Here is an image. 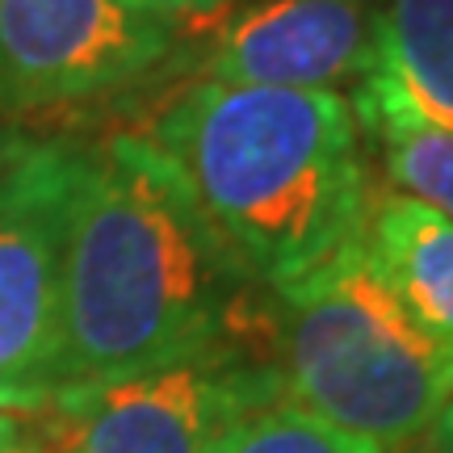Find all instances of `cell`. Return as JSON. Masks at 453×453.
Instances as JSON below:
<instances>
[{
    "label": "cell",
    "instance_id": "cell-1",
    "mask_svg": "<svg viewBox=\"0 0 453 453\" xmlns=\"http://www.w3.org/2000/svg\"><path fill=\"white\" fill-rule=\"evenodd\" d=\"M260 290L139 130L84 143L64 240L55 399L248 344Z\"/></svg>",
    "mask_w": 453,
    "mask_h": 453
},
{
    "label": "cell",
    "instance_id": "cell-2",
    "mask_svg": "<svg viewBox=\"0 0 453 453\" xmlns=\"http://www.w3.org/2000/svg\"><path fill=\"white\" fill-rule=\"evenodd\" d=\"M139 134L265 290L365 231L370 177L344 93L197 81Z\"/></svg>",
    "mask_w": 453,
    "mask_h": 453
},
{
    "label": "cell",
    "instance_id": "cell-3",
    "mask_svg": "<svg viewBox=\"0 0 453 453\" xmlns=\"http://www.w3.org/2000/svg\"><path fill=\"white\" fill-rule=\"evenodd\" d=\"M269 332L286 399L382 449L428 437L453 403V340L399 298L365 231L277 286Z\"/></svg>",
    "mask_w": 453,
    "mask_h": 453
},
{
    "label": "cell",
    "instance_id": "cell-4",
    "mask_svg": "<svg viewBox=\"0 0 453 453\" xmlns=\"http://www.w3.org/2000/svg\"><path fill=\"white\" fill-rule=\"evenodd\" d=\"M281 399L273 357L257 344H219L50 407L72 428L67 453H226L243 424Z\"/></svg>",
    "mask_w": 453,
    "mask_h": 453
},
{
    "label": "cell",
    "instance_id": "cell-5",
    "mask_svg": "<svg viewBox=\"0 0 453 453\" xmlns=\"http://www.w3.org/2000/svg\"><path fill=\"white\" fill-rule=\"evenodd\" d=\"M84 143L34 139L0 173V411L55 399L67 211Z\"/></svg>",
    "mask_w": 453,
    "mask_h": 453
},
{
    "label": "cell",
    "instance_id": "cell-6",
    "mask_svg": "<svg viewBox=\"0 0 453 453\" xmlns=\"http://www.w3.org/2000/svg\"><path fill=\"white\" fill-rule=\"evenodd\" d=\"M180 21L130 0H0V113L88 105L147 81Z\"/></svg>",
    "mask_w": 453,
    "mask_h": 453
},
{
    "label": "cell",
    "instance_id": "cell-7",
    "mask_svg": "<svg viewBox=\"0 0 453 453\" xmlns=\"http://www.w3.org/2000/svg\"><path fill=\"white\" fill-rule=\"evenodd\" d=\"M373 50V0H252L211 34L202 81L340 93L370 76Z\"/></svg>",
    "mask_w": 453,
    "mask_h": 453
},
{
    "label": "cell",
    "instance_id": "cell-8",
    "mask_svg": "<svg viewBox=\"0 0 453 453\" xmlns=\"http://www.w3.org/2000/svg\"><path fill=\"white\" fill-rule=\"evenodd\" d=\"M357 118L399 113L453 130V0L378 4V50L357 84Z\"/></svg>",
    "mask_w": 453,
    "mask_h": 453
},
{
    "label": "cell",
    "instance_id": "cell-9",
    "mask_svg": "<svg viewBox=\"0 0 453 453\" xmlns=\"http://www.w3.org/2000/svg\"><path fill=\"white\" fill-rule=\"evenodd\" d=\"M365 248L424 324L453 340V223L403 194L370 206Z\"/></svg>",
    "mask_w": 453,
    "mask_h": 453
},
{
    "label": "cell",
    "instance_id": "cell-10",
    "mask_svg": "<svg viewBox=\"0 0 453 453\" xmlns=\"http://www.w3.org/2000/svg\"><path fill=\"white\" fill-rule=\"evenodd\" d=\"M357 127L378 143V160L395 194L411 197L453 223V130L399 113L357 118Z\"/></svg>",
    "mask_w": 453,
    "mask_h": 453
},
{
    "label": "cell",
    "instance_id": "cell-11",
    "mask_svg": "<svg viewBox=\"0 0 453 453\" xmlns=\"http://www.w3.org/2000/svg\"><path fill=\"white\" fill-rule=\"evenodd\" d=\"M226 453H387L365 437H353L336 424L319 420L303 411L298 403L281 399V403L257 411L252 420L240 428V437L231 441Z\"/></svg>",
    "mask_w": 453,
    "mask_h": 453
},
{
    "label": "cell",
    "instance_id": "cell-12",
    "mask_svg": "<svg viewBox=\"0 0 453 453\" xmlns=\"http://www.w3.org/2000/svg\"><path fill=\"white\" fill-rule=\"evenodd\" d=\"M130 4H139L147 13L173 17V21H185V17H214L226 0H130Z\"/></svg>",
    "mask_w": 453,
    "mask_h": 453
},
{
    "label": "cell",
    "instance_id": "cell-13",
    "mask_svg": "<svg viewBox=\"0 0 453 453\" xmlns=\"http://www.w3.org/2000/svg\"><path fill=\"white\" fill-rule=\"evenodd\" d=\"M26 143H30V134H21V130L13 127V118H4V113H0V173L21 156V147Z\"/></svg>",
    "mask_w": 453,
    "mask_h": 453
},
{
    "label": "cell",
    "instance_id": "cell-14",
    "mask_svg": "<svg viewBox=\"0 0 453 453\" xmlns=\"http://www.w3.org/2000/svg\"><path fill=\"white\" fill-rule=\"evenodd\" d=\"M428 453H453V403L441 411V420L428 428Z\"/></svg>",
    "mask_w": 453,
    "mask_h": 453
},
{
    "label": "cell",
    "instance_id": "cell-15",
    "mask_svg": "<svg viewBox=\"0 0 453 453\" xmlns=\"http://www.w3.org/2000/svg\"><path fill=\"white\" fill-rule=\"evenodd\" d=\"M0 453H30L17 441V424L9 420V416H0Z\"/></svg>",
    "mask_w": 453,
    "mask_h": 453
}]
</instances>
